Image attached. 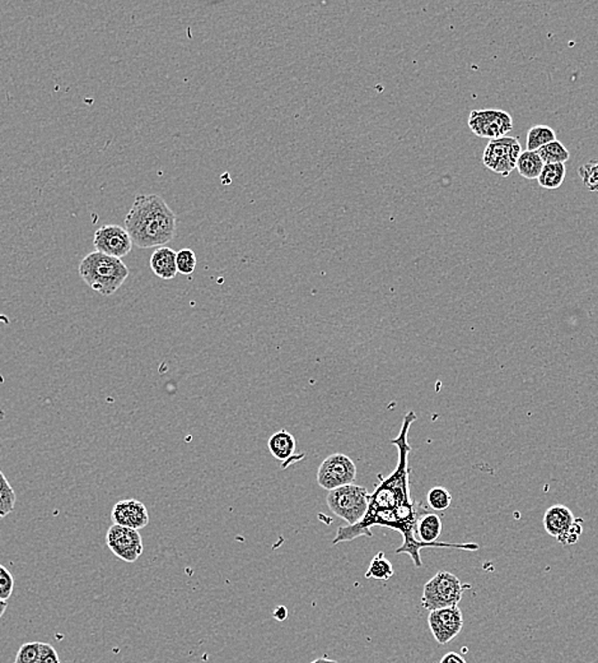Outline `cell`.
Masks as SVG:
<instances>
[{
    "instance_id": "obj_1",
    "label": "cell",
    "mask_w": 598,
    "mask_h": 663,
    "mask_svg": "<svg viewBox=\"0 0 598 663\" xmlns=\"http://www.w3.org/2000/svg\"><path fill=\"white\" fill-rule=\"evenodd\" d=\"M417 420L414 411L408 412L403 417L402 430L397 438L391 441V444L397 448L399 462L396 470L387 477H382L375 491L370 495V503L366 516L357 525H346L337 530L334 545L339 542L353 541L361 536L372 537L370 528L375 525L393 528L403 534V543L396 550V554H408L414 561L415 566H423L420 558L421 549L424 548H448L459 549L463 551L478 550L475 543H426L417 539V524L419 516L428 512L427 508L415 504L411 497V483H409V454L411 447L408 443L409 430Z\"/></svg>"
},
{
    "instance_id": "obj_2",
    "label": "cell",
    "mask_w": 598,
    "mask_h": 663,
    "mask_svg": "<svg viewBox=\"0 0 598 663\" xmlns=\"http://www.w3.org/2000/svg\"><path fill=\"white\" fill-rule=\"evenodd\" d=\"M175 212L158 194H137L125 217V229L140 249L161 248L176 234Z\"/></svg>"
},
{
    "instance_id": "obj_3",
    "label": "cell",
    "mask_w": 598,
    "mask_h": 663,
    "mask_svg": "<svg viewBox=\"0 0 598 663\" xmlns=\"http://www.w3.org/2000/svg\"><path fill=\"white\" fill-rule=\"evenodd\" d=\"M129 268L122 259L100 252H92L79 264L80 279L103 297H112L129 277Z\"/></svg>"
},
{
    "instance_id": "obj_4",
    "label": "cell",
    "mask_w": 598,
    "mask_h": 663,
    "mask_svg": "<svg viewBox=\"0 0 598 663\" xmlns=\"http://www.w3.org/2000/svg\"><path fill=\"white\" fill-rule=\"evenodd\" d=\"M463 593L465 585L453 573L441 570L424 585L421 605L428 611L453 608L459 606Z\"/></svg>"
},
{
    "instance_id": "obj_5",
    "label": "cell",
    "mask_w": 598,
    "mask_h": 663,
    "mask_svg": "<svg viewBox=\"0 0 598 663\" xmlns=\"http://www.w3.org/2000/svg\"><path fill=\"white\" fill-rule=\"evenodd\" d=\"M370 495L363 486L352 483L328 491L326 503L335 516L349 525H354L366 516Z\"/></svg>"
},
{
    "instance_id": "obj_6",
    "label": "cell",
    "mask_w": 598,
    "mask_h": 663,
    "mask_svg": "<svg viewBox=\"0 0 598 663\" xmlns=\"http://www.w3.org/2000/svg\"><path fill=\"white\" fill-rule=\"evenodd\" d=\"M522 154L521 143L516 137L490 140L483 155L484 166L490 172L507 178L516 169L517 160Z\"/></svg>"
},
{
    "instance_id": "obj_7",
    "label": "cell",
    "mask_w": 598,
    "mask_h": 663,
    "mask_svg": "<svg viewBox=\"0 0 598 663\" xmlns=\"http://www.w3.org/2000/svg\"><path fill=\"white\" fill-rule=\"evenodd\" d=\"M355 477H357V466L351 457L343 453L328 456L317 471V483L328 491L352 485Z\"/></svg>"
},
{
    "instance_id": "obj_8",
    "label": "cell",
    "mask_w": 598,
    "mask_h": 663,
    "mask_svg": "<svg viewBox=\"0 0 598 663\" xmlns=\"http://www.w3.org/2000/svg\"><path fill=\"white\" fill-rule=\"evenodd\" d=\"M469 127L475 136L494 140L503 138L513 130V118L504 110H472L469 116Z\"/></svg>"
},
{
    "instance_id": "obj_9",
    "label": "cell",
    "mask_w": 598,
    "mask_h": 663,
    "mask_svg": "<svg viewBox=\"0 0 598 663\" xmlns=\"http://www.w3.org/2000/svg\"><path fill=\"white\" fill-rule=\"evenodd\" d=\"M106 542L112 554L125 563H136L145 550L139 531L119 525H112L109 528Z\"/></svg>"
},
{
    "instance_id": "obj_10",
    "label": "cell",
    "mask_w": 598,
    "mask_h": 663,
    "mask_svg": "<svg viewBox=\"0 0 598 663\" xmlns=\"http://www.w3.org/2000/svg\"><path fill=\"white\" fill-rule=\"evenodd\" d=\"M96 252L106 254L113 258H124L133 249V240L125 227L104 225L95 232Z\"/></svg>"
},
{
    "instance_id": "obj_11",
    "label": "cell",
    "mask_w": 598,
    "mask_h": 663,
    "mask_svg": "<svg viewBox=\"0 0 598 663\" xmlns=\"http://www.w3.org/2000/svg\"><path fill=\"white\" fill-rule=\"evenodd\" d=\"M428 624L433 637L439 644L450 643L463 628L462 611L459 606L430 611Z\"/></svg>"
},
{
    "instance_id": "obj_12",
    "label": "cell",
    "mask_w": 598,
    "mask_h": 663,
    "mask_svg": "<svg viewBox=\"0 0 598 663\" xmlns=\"http://www.w3.org/2000/svg\"><path fill=\"white\" fill-rule=\"evenodd\" d=\"M112 518L113 525L122 527L142 530L149 524V513L142 501L137 499L120 500L112 508Z\"/></svg>"
},
{
    "instance_id": "obj_13",
    "label": "cell",
    "mask_w": 598,
    "mask_h": 663,
    "mask_svg": "<svg viewBox=\"0 0 598 663\" xmlns=\"http://www.w3.org/2000/svg\"><path fill=\"white\" fill-rule=\"evenodd\" d=\"M579 521L581 519H576L569 508L558 504L546 510L544 516V528L550 536L561 541Z\"/></svg>"
},
{
    "instance_id": "obj_14",
    "label": "cell",
    "mask_w": 598,
    "mask_h": 663,
    "mask_svg": "<svg viewBox=\"0 0 598 663\" xmlns=\"http://www.w3.org/2000/svg\"><path fill=\"white\" fill-rule=\"evenodd\" d=\"M268 447L270 453L273 454L274 458L284 462L283 468H287L291 465L289 459L299 461V456H295L297 441H295L291 432H287L286 429L279 430V432L271 435L268 441Z\"/></svg>"
},
{
    "instance_id": "obj_15",
    "label": "cell",
    "mask_w": 598,
    "mask_h": 663,
    "mask_svg": "<svg viewBox=\"0 0 598 663\" xmlns=\"http://www.w3.org/2000/svg\"><path fill=\"white\" fill-rule=\"evenodd\" d=\"M176 253L169 247L157 248L151 256V270L154 272L155 276L161 280H172L175 279L178 272V265H176Z\"/></svg>"
},
{
    "instance_id": "obj_16",
    "label": "cell",
    "mask_w": 598,
    "mask_h": 663,
    "mask_svg": "<svg viewBox=\"0 0 598 663\" xmlns=\"http://www.w3.org/2000/svg\"><path fill=\"white\" fill-rule=\"evenodd\" d=\"M442 533V519L436 513L426 512L419 516L417 539L426 543H435Z\"/></svg>"
},
{
    "instance_id": "obj_17",
    "label": "cell",
    "mask_w": 598,
    "mask_h": 663,
    "mask_svg": "<svg viewBox=\"0 0 598 663\" xmlns=\"http://www.w3.org/2000/svg\"><path fill=\"white\" fill-rule=\"evenodd\" d=\"M544 165L545 164L538 156L537 152L527 151L526 149V151H522V154L519 155V160H517L516 169L519 170V175L522 178L527 179V180H534V179H537L540 176Z\"/></svg>"
},
{
    "instance_id": "obj_18",
    "label": "cell",
    "mask_w": 598,
    "mask_h": 663,
    "mask_svg": "<svg viewBox=\"0 0 598 663\" xmlns=\"http://www.w3.org/2000/svg\"><path fill=\"white\" fill-rule=\"evenodd\" d=\"M567 175L565 164H549L544 165L543 172L537 178L538 185L544 189L554 190L561 187Z\"/></svg>"
},
{
    "instance_id": "obj_19",
    "label": "cell",
    "mask_w": 598,
    "mask_h": 663,
    "mask_svg": "<svg viewBox=\"0 0 598 663\" xmlns=\"http://www.w3.org/2000/svg\"><path fill=\"white\" fill-rule=\"evenodd\" d=\"M554 140H556L554 130L547 125H535L527 133V151L536 152Z\"/></svg>"
},
{
    "instance_id": "obj_20",
    "label": "cell",
    "mask_w": 598,
    "mask_h": 663,
    "mask_svg": "<svg viewBox=\"0 0 598 663\" xmlns=\"http://www.w3.org/2000/svg\"><path fill=\"white\" fill-rule=\"evenodd\" d=\"M536 152L545 165H549V164H565L570 157L569 151L558 139L549 143V145L544 146V147H541Z\"/></svg>"
},
{
    "instance_id": "obj_21",
    "label": "cell",
    "mask_w": 598,
    "mask_h": 663,
    "mask_svg": "<svg viewBox=\"0 0 598 663\" xmlns=\"http://www.w3.org/2000/svg\"><path fill=\"white\" fill-rule=\"evenodd\" d=\"M394 575L393 564L386 558L384 552H378L370 561L366 573V578L377 581H388Z\"/></svg>"
},
{
    "instance_id": "obj_22",
    "label": "cell",
    "mask_w": 598,
    "mask_h": 663,
    "mask_svg": "<svg viewBox=\"0 0 598 663\" xmlns=\"http://www.w3.org/2000/svg\"><path fill=\"white\" fill-rule=\"evenodd\" d=\"M16 501V492L9 483L7 477L0 471V519H4L13 512Z\"/></svg>"
},
{
    "instance_id": "obj_23",
    "label": "cell",
    "mask_w": 598,
    "mask_h": 663,
    "mask_svg": "<svg viewBox=\"0 0 598 663\" xmlns=\"http://www.w3.org/2000/svg\"><path fill=\"white\" fill-rule=\"evenodd\" d=\"M428 504L432 508L433 510H438V512H444L450 508L453 503V495L450 494L447 489L442 488V486H436V488L430 489L428 492Z\"/></svg>"
},
{
    "instance_id": "obj_24",
    "label": "cell",
    "mask_w": 598,
    "mask_h": 663,
    "mask_svg": "<svg viewBox=\"0 0 598 663\" xmlns=\"http://www.w3.org/2000/svg\"><path fill=\"white\" fill-rule=\"evenodd\" d=\"M197 264L196 254L191 249H181L176 254V265L179 273L190 276L195 271Z\"/></svg>"
},
{
    "instance_id": "obj_25",
    "label": "cell",
    "mask_w": 598,
    "mask_h": 663,
    "mask_svg": "<svg viewBox=\"0 0 598 663\" xmlns=\"http://www.w3.org/2000/svg\"><path fill=\"white\" fill-rule=\"evenodd\" d=\"M40 659L41 642H32L21 646L14 663H40Z\"/></svg>"
},
{
    "instance_id": "obj_26",
    "label": "cell",
    "mask_w": 598,
    "mask_h": 663,
    "mask_svg": "<svg viewBox=\"0 0 598 663\" xmlns=\"http://www.w3.org/2000/svg\"><path fill=\"white\" fill-rule=\"evenodd\" d=\"M579 176L588 190L598 192V158L579 167Z\"/></svg>"
},
{
    "instance_id": "obj_27",
    "label": "cell",
    "mask_w": 598,
    "mask_h": 663,
    "mask_svg": "<svg viewBox=\"0 0 598 663\" xmlns=\"http://www.w3.org/2000/svg\"><path fill=\"white\" fill-rule=\"evenodd\" d=\"M14 590V578L7 567L0 566V600L8 601Z\"/></svg>"
},
{
    "instance_id": "obj_28",
    "label": "cell",
    "mask_w": 598,
    "mask_h": 663,
    "mask_svg": "<svg viewBox=\"0 0 598 663\" xmlns=\"http://www.w3.org/2000/svg\"><path fill=\"white\" fill-rule=\"evenodd\" d=\"M40 663H60L59 655L55 648L47 643H41Z\"/></svg>"
},
{
    "instance_id": "obj_29",
    "label": "cell",
    "mask_w": 598,
    "mask_h": 663,
    "mask_svg": "<svg viewBox=\"0 0 598 663\" xmlns=\"http://www.w3.org/2000/svg\"><path fill=\"white\" fill-rule=\"evenodd\" d=\"M582 531H583V528H582V519H581V521H579L578 524L574 525L572 530H570L569 533L565 534L563 539H561V541L559 542H561V545H564V546L573 545V543L578 542L579 537H581V534H582Z\"/></svg>"
},
{
    "instance_id": "obj_30",
    "label": "cell",
    "mask_w": 598,
    "mask_h": 663,
    "mask_svg": "<svg viewBox=\"0 0 598 663\" xmlns=\"http://www.w3.org/2000/svg\"><path fill=\"white\" fill-rule=\"evenodd\" d=\"M439 663H468L465 659L459 653L448 652L447 655L442 657L441 662Z\"/></svg>"
},
{
    "instance_id": "obj_31",
    "label": "cell",
    "mask_w": 598,
    "mask_h": 663,
    "mask_svg": "<svg viewBox=\"0 0 598 663\" xmlns=\"http://www.w3.org/2000/svg\"><path fill=\"white\" fill-rule=\"evenodd\" d=\"M273 617L275 620L284 621L288 617V610L284 606H279V608H275Z\"/></svg>"
},
{
    "instance_id": "obj_32",
    "label": "cell",
    "mask_w": 598,
    "mask_h": 663,
    "mask_svg": "<svg viewBox=\"0 0 598 663\" xmlns=\"http://www.w3.org/2000/svg\"><path fill=\"white\" fill-rule=\"evenodd\" d=\"M8 608V602L3 601V600H0V617L4 615L5 610H7Z\"/></svg>"
},
{
    "instance_id": "obj_33",
    "label": "cell",
    "mask_w": 598,
    "mask_h": 663,
    "mask_svg": "<svg viewBox=\"0 0 598 663\" xmlns=\"http://www.w3.org/2000/svg\"><path fill=\"white\" fill-rule=\"evenodd\" d=\"M311 663H339L337 661H334V659H317L315 661Z\"/></svg>"
},
{
    "instance_id": "obj_34",
    "label": "cell",
    "mask_w": 598,
    "mask_h": 663,
    "mask_svg": "<svg viewBox=\"0 0 598 663\" xmlns=\"http://www.w3.org/2000/svg\"><path fill=\"white\" fill-rule=\"evenodd\" d=\"M0 323L9 324L11 322H9V319L5 315H0Z\"/></svg>"
}]
</instances>
